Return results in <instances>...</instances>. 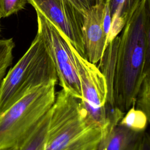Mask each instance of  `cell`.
<instances>
[{"instance_id":"obj_1","label":"cell","mask_w":150,"mask_h":150,"mask_svg":"<svg viewBox=\"0 0 150 150\" xmlns=\"http://www.w3.org/2000/svg\"><path fill=\"white\" fill-rule=\"evenodd\" d=\"M121 32L108 44L97 67L106 80L107 105L125 114L150 73V0H142Z\"/></svg>"},{"instance_id":"obj_2","label":"cell","mask_w":150,"mask_h":150,"mask_svg":"<svg viewBox=\"0 0 150 150\" xmlns=\"http://www.w3.org/2000/svg\"><path fill=\"white\" fill-rule=\"evenodd\" d=\"M102 134L87 120L79 100L63 89L56 93L43 150H96Z\"/></svg>"},{"instance_id":"obj_3","label":"cell","mask_w":150,"mask_h":150,"mask_svg":"<svg viewBox=\"0 0 150 150\" xmlns=\"http://www.w3.org/2000/svg\"><path fill=\"white\" fill-rule=\"evenodd\" d=\"M58 81L52 59L39 34L0 83V115L35 88Z\"/></svg>"},{"instance_id":"obj_4","label":"cell","mask_w":150,"mask_h":150,"mask_svg":"<svg viewBox=\"0 0 150 150\" xmlns=\"http://www.w3.org/2000/svg\"><path fill=\"white\" fill-rule=\"evenodd\" d=\"M57 83L35 88L0 115V150L18 146L51 109Z\"/></svg>"},{"instance_id":"obj_5","label":"cell","mask_w":150,"mask_h":150,"mask_svg":"<svg viewBox=\"0 0 150 150\" xmlns=\"http://www.w3.org/2000/svg\"><path fill=\"white\" fill-rule=\"evenodd\" d=\"M38 32L53 62L62 89L78 100L81 98L76 61L77 50L67 37L46 16L36 11Z\"/></svg>"},{"instance_id":"obj_6","label":"cell","mask_w":150,"mask_h":150,"mask_svg":"<svg viewBox=\"0 0 150 150\" xmlns=\"http://www.w3.org/2000/svg\"><path fill=\"white\" fill-rule=\"evenodd\" d=\"M76 61L80 83V107L90 122L103 128L109 121L111 108L107 105L108 89L105 78L96 64L77 51Z\"/></svg>"},{"instance_id":"obj_7","label":"cell","mask_w":150,"mask_h":150,"mask_svg":"<svg viewBox=\"0 0 150 150\" xmlns=\"http://www.w3.org/2000/svg\"><path fill=\"white\" fill-rule=\"evenodd\" d=\"M51 21L84 57L82 28L83 14L65 0H27Z\"/></svg>"},{"instance_id":"obj_8","label":"cell","mask_w":150,"mask_h":150,"mask_svg":"<svg viewBox=\"0 0 150 150\" xmlns=\"http://www.w3.org/2000/svg\"><path fill=\"white\" fill-rule=\"evenodd\" d=\"M104 12L105 0L92 6L84 15L82 28L84 57L94 64L99 62L107 47Z\"/></svg>"},{"instance_id":"obj_9","label":"cell","mask_w":150,"mask_h":150,"mask_svg":"<svg viewBox=\"0 0 150 150\" xmlns=\"http://www.w3.org/2000/svg\"><path fill=\"white\" fill-rule=\"evenodd\" d=\"M125 114L117 108L109 115V121L102 129V137L96 150H138L144 132L136 131L119 122Z\"/></svg>"},{"instance_id":"obj_10","label":"cell","mask_w":150,"mask_h":150,"mask_svg":"<svg viewBox=\"0 0 150 150\" xmlns=\"http://www.w3.org/2000/svg\"><path fill=\"white\" fill-rule=\"evenodd\" d=\"M142 0H105V11L109 13L110 22L107 46L121 33Z\"/></svg>"},{"instance_id":"obj_11","label":"cell","mask_w":150,"mask_h":150,"mask_svg":"<svg viewBox=\"0 0 150 150\" xmlns=\"http://www.w3.org/2000/svg\"><path fill=\"white\" fill-rule=\"evenodd\" d=\"M50 110L42 118L35 128L16 148V150H43Z\"/></svg>"},{"instance_id":"obj_12","label":"cell","mask_w":150,"mask_h":150,"mask_svg":"<svg viewBox=\"0 0 150 150\" xmlns=\"http://www.w3.org/2000/svg\"><path fill=\"white\" fill-rule=\"evenodd\" d=\"M149 119L141 110L132 106L124 115L120 123L136 131H145Z\"/></svg>"},{"instance_id":"obj_13","label":"cell","mask_w":150,"mask_h":150,"mask_svg":"<svg viewBox=\"0 0 150 150\" xmlns=\"http://www.w3.org/2000/svg\"><path fill=\"white\" fill-rule=\"evenodd\" d=\"M135 108L150 117V73L145 75L137 94Z\"/></svg>"},{"instance_id":"obj_14","label":"cell","mask_w":150,"mask_h":150,"mask_svg":"<svg viewBox=\"0 0 150 150\" xmlns=\"http://www.w3.org/2000/svg\"><path fill=\"white\" fill-rule=\"evenodd\" d=\"M15 43L12 38L0 40V83L13 61Z\"/></svg>"},{"instance_id":"obj_15","label":"cell","mask_w":150,"mask_h":150,"mask_svg":"<svg viewBox=\"0 0 150 150\" xmlns=\"http://www.w3.org/2000/svg\"><path fill=\"white\" fill-rule=\"evenodd\" d=\"M27 0H0V16L6 18L23 9Z\"/></svg>"},{"instance_id":"obj_16","label":"cell","mask_w":150,"mask_h":150,"mask_svg":"<svg viewBox=\"0 0 150 150\" xmlns=\"http://www.w3.org/2000/svg\"><path fill=\"white\" fill-rule=\"evenodd\" d=\"M71 5H73L76 9L80 11L83 15L93 6L100 3L104 0H65Z\"/></svg>"},{"instance_id":"obj_17","label":"cell","mask_w":150,"mask_h":150,"mask_svg":"<svg viewBox=\"0 0 150 150\" xmlns=\"http://www.w3.org/2000/svg\"><path fill=\"white\" fill-rule=\"evenodd\" d=\"M138 150H150V138L145 131L143 134Z\"/></svg>"},{"instance_id":"obj_18","label":"cell","mask_w":150,"mask_h":150,"mask_svg":"<svg viewBox=\"0 0 150 150\" xmlns=\"http://www.w3.org/2000/svg\"><path fill=\"white\" fill-rule=\"evenodd\" d=\"M16 148H10L8 149H6V150H16Z\"/></svg>"},{"instance_id":"obj_19","label":"cell","mask_w":150,"mask_h":150,"mask_svg":"<svg viewBox=\"0 0 150 150\" xmlns=\"http://www.w3.org/2000/svg\"><path fill=\"white\" fill-rule=\"evenodd\" d=\"M1 18V16H0V19ZM0 32H1V29H0Z\"/></svg>"}]
</instances>
